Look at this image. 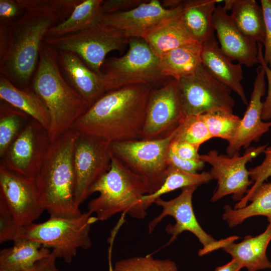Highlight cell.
Masks as SVG:
<instances>
[{
  "label": "cell",
  "instance_id": "obj_1",
  "mask_svg": "<svg viewBox=\"0 0 271 271\" xmlns=\"http://www.w3.org/2000/svg\"><path fill=\"white\" fill-rule=\"evenodd\" d=\"M153 88L148 84H133L107 92L72 129L110 143L141 140Z\"/></svg>",
  "mask_w": 271,
  "mask_h": 271
},
{
  "label": "cell",
  "instance_id": "obj_2",
  "mask_svg": "<svg viewBox=\"0 0 271 271\" xmlns=\"http://www.w3.org/2000/svg\"><path fill=\"white\" fill-rule=\"evenodd\" d=\"M60 23L54 15L25 10L18 20L1 24V74L19 88L29 87L43 40L49 30Z\"/></svg>",
  "mask_w": 271,
  "mask_h": 271
},
{
  "label": "cell",
  "instance_id": "obj_3",
  "mask_svg": "<svg viewBox=\"0 0 271 271\" xmlns=\"http://www.w3.org/2000/svg\"><path fill=\"white\" fill-rule=\"evenodd\" d=\"M78 134L71 129L51 141L36 177L42 203L50 217L73 218L83 213L74 197L73 156Z\"/></svg>",
  "mask_w": 271,
  "mask_h": 271
},
{
  "label": "cell",
  "instance_id": "obj_4",
  "mask_svg": "<svg viewBox=\"0 0 271 271\" xmlns=\"http://www.w3.org/2000/svg\"><path fill=\"white\" fill-rule=\"evenodd\" d=\"M58 58V52L43 42L32 83V88L49 112L51 141L71 129L89 108L65 78Z\"/></svg>",
  "mask_w": 271,
  "mask_h": 271
},
{
  "label": "cell",
  "instance_id": "obj_5",
  "mask_svg": "<svg viewBox=\"0 0 271 271\" xmlns=\"http://www.w3.org/2000/svg\"><path fill=\"white\" fill-rule=\"evenodd\" d=\"M95 192L99 195L89 202L87 208L99 221L120 212L138 219L147 214L141 202L143 196L150 193L147 185L112 154L110 169L91 187L89 196Z\"/></svg>",
  "mask_w": 271,
  "mask_h": 271
},
{
  "label": "cell",
  "instance_id": "obj_6",
  "mask_svg": "<svg viewBox=\"0 0 271 271\" xmlns=\"http://www.w3.org/2000/svg\"><path fill=\"white\" fill-rule=\"evenodd\" d=\"M92 215L87 211L76 217H50L42 223L19 225L16 239L37 241L43 247L52 248L57 258L70 263L78 249H87L92 245L90 228L99 221Z\"/></svg>",
  "mask_w": 271,
  "mask_h": 271
},
{
  "label": "cell",
  "instance_id": "obj_7",
  "mask_svg": "<svg viewBox=\"0 0 271 271\" xmlns=\"http://www.w3.org/2000/svg\"><path fill=\"white\" fill-rule=\"evenodd\" d=\"M128 50L121 57L105 59L102 77L106 91L133 84H164L169 79L161 70L159 57L142 38H130Z\"/></svg>",
  "mask_w": 271,
  "mask_h": 271
},
{
  "label": "cell",
  "instance_id": "obj_8",
  "mask_svg": "<svg viewBox=\"0 0 271 271\" xmlns=\"http://www.w3.org/2000/svg\"><path fill=\"white\" fill-rule=\"evenodd\" d=\"M128 41V38L121 31L101 22L76 33L45 38L43 40L58 52L68 51L77 55L91 70L101 76L106 55L114 50L123 51Z\"/></svg>",
  "mask_w": 271,
  "mask_h": 271
},
{
  "label": "cell",
  "instance_id": "obj_9",
  "mask_svg": "<svg viewBox=\"0 0 271 271\" xmlns=\"http://www.w3.org/2000/svg\"><path fill=\"white\" fill-rule=\"evenodd\" d=\"M176 130L161 140L110 143L112 155L144 181L150 194L158 190L165 181L169 167L167 155Z\"/></svg>",
  "mask_w": 271,
  "mask_h": 271
},
{
  "label": "cell",
  "instance_id": "obj_10",
  "mask_svg": "<svg viewBox=\"0 0 271 271\" xmlns=\"http://www.w3.org/2000/svg\"><path fill=\"white\" fill-rule=\"evenodd\" d=\"M179 95L185 116L221 109L233 112L231 90L214 78L201 64L193 74L178 80Z\"/></svg>",
  "mask_w": 271,
  "mask_h": 271
},
{
  "label": "cell",
  "instance_id": "obj_11",
  "mask_svg": "<svg viewBox=\"0 0 271 271\" xmlns=\"http://www.w3.org/2000/svg\"><path fill=\"white\" fill-rule=\"evenodd\" d=\"M267 147V144L247 148L242 156L239 154L232 156L219 154L215 150L201 155L200 159L211 166L209 172L212 179L217 181V188L211 201L214 202L232 194L233 200L239 201L246 194L249 186L254 183L246 169L247 163L263 153Z\"/></svg>",
  "mask_w": 271,
  "mask_h": 271
},
{
  "label": "cell",
  "instance_id": "obj_12",
  "mask_svg": "<svg viewBox=\"0 0 271 271\" xmlns=\"http://www.w3.org/2000/svg\"><path fill=\"white\" fill-rule=\"evenodd\" d=\"M111 158L109 142L78 132L73 156L74 197L77 206L89 196L93 185L110 169Z\"/></svg>",
  "mask_w": 271,
  "mask_h": 271
},
{
  "label": "cell",
  "instance_id": "obj_13",
  "mask_svg": "<svg viewBox=\"0 0 271 271\" xmlns=\"http://www.w3.org/2000/svg\"><path fill=\"white\" fill-rule=\"evenodd\" d=\"M50 143L48 131L31 118L1 158L0 165L19 176L36 179Z\"/></svg>",
  "mask_w": 271,
  "mask_h": 271
},
{
  "label": "cell",
  "instance_id": "obj_14",
  "mask_svg": "<svg viewBox=\"0 0 271 271\" xmlns=\"http://www.w3.org/2000/svg\"><path fill=\"white\" fill-rule=\"evenodd\" d=\"M197 187V186H193L184 188L180 195L170 200H164L161 197L156 199L154 203L160 206L162 211L149 223L148 230L149 233H152L165 216H171L174 218L176 222L173 225L168 224L166 228L167 233L172 235V237L164 246L175 240L177 236L183 231H188L195 235L203 245V248L198 251V255L202 256L222 248L226 239L216 240L206 233L198 223L192 206L193 194Z\"/></svg>",
  "mask_w": 271,
  "mask_h": 271
},
{
  "label": "cell",
  "instance_id": "obj_15",
  "mask_svg": "<svg viewBox=\"0 0 271 271\" xmlns=\"http://www.w3.org/2000/svg\"><path fill=\"white\" fill-rule=\"evenodd\" d=\"M185 117L178 82L169 78L150 92L141 140H161L169 137Z\"/></svg>",
  "mask_w": 271,
  "mask_h": 271
},
{
  "label": "cell",
  "instance_id": "obj_16",
  "mask_svg": "<svg viewBox=\"0 0 271 271\" xmlns=\"http://www.w3.org/2000/svg\"><path fill=\"white\" fill-rule=\"evenodd\" d=\"M0 197L19 225L33 223L45 211L36 179L17 175L1 165Z\"/></svg>",
  "mask_w": 271,
  "mask_h": 271
},
{
  "label": "cell",
  "instance_id": "obj_17",
  "mask_svg": "<svg viewBox=\"0 0 271 271\" xmlns=\"http://www.w3.org/2000/svg\"><path fill=\"white\" fill-rule=\"evenodd\" d=\"M181 4L175 8L166 9L158 0L144 1L128 11L104 14L101 22L121 31L127 38L145 39L157 28L179 15Z\"/></svg>",
  "mask_w": 271,
  "mask_h": 271
},
{
  "label": "cell",
  "instance_id": "obj_18",
  "mask_svg": "<svg viewBox=\"0 0 271 271\" xmlns=\"http://www.w3.org/2000/svg\"><path fill=\"white\" fill-rule=\"evenodd\" d=\"M265 73L261 65L256 70L253 90L246 110L233 139L228 143L226 153L229 156L239 154L242 148L247 149L252 142H257L271 128V120L264 122L261 114L262 98L266 92Z\"/></svg>",
  "mask_w": 271,
  "mask_h": 271
},
{
  "label": "cell",
  "instance_id": "obj_19",
  "mask_svg": "<svg viewBox=\"0 0 271 271\" xmlns=\"http://www.w3.org/2000/svg\"><path fill=\"white\" fill-rule=\"evenodd\" d=\"M212 23L220 48L230 60L247 67L259 64L257 43L238 30L223 6H216Z\"/></svg>",
  "mask_w": 271,
  "mask_h": 271
},
{
  "label": "cell",
  "instance_id": "obj_20",
  "mask_svg": "<svg viewBox=\"0 0 271 271\" xmlns=\"http://www.w3.org/2000/svg\"><path fill=\"white\" fill-rule=\"evenodd\" d=\"M58 53L63 75L90 107L107 92L102 76L91 70L77 55L68 51Z\"/></svg>",
  "mask_w": 271,
  "mask_h": 271
},
{
  "label": "cell",
  "instance_id": "obj_21",
  "mask_svg": "<svg viewBox=\"0 0 271 271\" xmlns=\"http://www.w3.org/2000/svg\"><path fill=\"white\" fill-rule=\"evenodd\" d=\"M202 65L219 82L236 93L242 103H248L241 81L242 65L234 64L221 51L216 38L202 45Z\"/></svg>",
  "mask_w": 271,
  "mask_h": 271
},
{
  "label": "cell",
  "instance_id": "obj_22",
  "mask_svg": "<svg viewBox=\"0 0 271 271\" xmlns=\"http://www.w3.org/2000/svg\"><path fill=\"white\" fill-rule=\"evenodd\" d=\"M270 241L271 222H269L262 233L255 236H246L239 243L230 242L222 249L247 271L270 269L271 261L267 258L266 251Z\"/></svg>",
  "mask_w": 271,
  "mask_h": 271
},
{
  "label": "cell",
  "instance_id": "obj_23",
  "mask_svg": "<svg viewBox=\"0 0 271 271\" xmlns=\"http://www.w3.org/2000/svg\"><path fill=\"white\" fill-rule=\"evenodd\" d=\"M217 0L182 1L180 18L194 40L201 45L215 38L212 18Z\"/></svg>",
  "mask_w": 271,
  "mask_h": 271
},
{
  "label": "cell",
  "instance_id": "obj_24",
  "mask_svg": "<svg viewBox=\"0 0 271 271\" xmlns=\"http://www.w3.org/2000/svg\"><path fill=\"white\" fill-rule=\"evenodd\" d=\"M0 98L1 100L26 113L49 131L50 127L49 111L32 87L19 88L1 74Z\"/></svg>",
  "mask_w": 271,
  "mask_h": 271
},
{
  "label": "cell",
  "instance_id": "obj_25",
  "mask_svg": "<svg viewBox=\"0 0 271 271\" xmlns=\"http://www.w3.org/2000/svg\"><path fill=\"white\" fill-rule=\"evenodd\" d=\"M14 245L0 251V270H25L34 267L51 253L40 243L24 238L13 241Z\"/></svg>",
  "mask_w": 271,
  "mask_h": 271
},
{
  "label": "cell",
  "instance_id": "obj_26",
  "mask_svg": "<svg viewBox=\"0 0 271 271\" xmlns=\"http://www.w3.org/2000/svg\"><path fill=\"white\" fill-rule=\"evenodd\" d=\"M201 52L202 45L194 42L163 54L159 57L163 75L177 81L194 73L202 64Z\"/></svg>",
  "mask_w": 271,
  "mask_h": 271
},
{
  "label": "cell",
  "instance_id": "obj_27",
  "mask_svg": "<svg viewBox=\"0 0 271 271\" xmlns=\"http://www.w3.org/2000/svg\"><path fill=\"white\" fill-rule=\"evenodd\" d=\"M229 16L235 27L244 36L263 44L265 23L261 5L255 0H233Z\"/></svg>",
  "mask_w": 271,
  "mask_h": 271
},
{
  "label": "cell",
  "instance_id": "obj_28",
  "mask_svg": "<svg viewBox=\"0 0 271 271\" xmlns=\"http://www.w3.org/2000/svg\"><path fill=\"white\" fill-rule=\"evenodd\" d=\"M102 0H82L69 17L50 28L45 38L58 37L89 28L101 22Z\"/></svg>",
  "mask_w": 271,
  "mask_h": 271
},
{
  "label": "cell",
  "instance_id": "obj_29",
  "mask_svg": "<svg viewBox=\"0 0 271 271\" xmlns=\"http://www.w3.org/2000/svg\"><path fill=\"white\" fill-rule=\"evenodd\" d=\"M180 14L157 28L144 39L158 56L180 46L196 42L182 23Z\"/></svg>",
  "mask_w": 271,
  "mask_h": 271
},
{
  "label": "cell",
  "instance_id": "obj_30",
  "mask_svg": "<svg viewBox=\"0 0 271 271\" xmlns=\"http://www.w3.org/2000/svg\"><path fill=\"white\" fill-rule=\"evenodd\" d=\"M251 202L239 209H232L229 205L224 206L223 219L230 227L241 224L245 219L255 216H263L271 222V182L263 183L254 192Z\"/></svg>",
  "mask_w": 271,
  "mask_h": 271
},
{
  "label": "cell",
  "instance_id": "obj_31",
  "mask_svg": "<svg viewBox=\"0 0 271 271\" xmlns=\"http://www.w3.org/2000/svg\"><path fill=\"white\" fill-rule=\"evenodd\" d=\"M212 178L209 172L190 173L176 168L169 166L165 181L161 187L155 192L143 196L141 202L143 208L147 211L156 199L162 195L179 188L208 183Z\"/></svg>",
  "mask_w": 271,
  "mask_h": 271
},
{
  "label": "cell",
  "instance_id": "obj_32",
  "mask_svg": "<svg viewBox=\"0 0 271 271\" xmlns=\"http://www.w3.org/2000/svg\"><path fill=\"white\" fill-rule=\"evenodd\" d=\"M31 117L24 112L1 100L0 103V157L2 158Z\"/></svg>",
  "mask_w": 271,
  "mask_h": 271
},
{
  "label": "cell",
  "instance_id": "obj_33",
  "mask_svg": "<svg viewBox=\"0 0 271 271\" xmlns=\"http://www.w3.org/2000/svg\"><path fill=\"white\" fill-rule=\"evenodd\" d=\"M212 138H219L228 143L234 137L241 118L233 112L217 109L200 114Z\"/></svg>",
  "mask_w": 271,
  "mask_h": 271
},
{
  "label": "cell",
  "instance_id": "obj_34",
  "mask_svg": "<svg viewBox=\"0 0 271 271\" xmlns=\"http://www.w3.org/2000/svg\"><path fill=\"white\" fill-rule=\"evenodd\" d=\"M212 138L201 115L185 116L177 128L173 141L200 147Z\"/></svg>",
  "mask_w": 271,
  "mask_h": 271
},
{
  "label": "cell",
  "instance_id": "obj_35",
  "mask_svg": "<svg viewBox=\"0 0 271 271\" xmlns=\"http://www.w3.org/2000/svg\"><path fill=\"white\" fill-rule=\"evenodd\" d=\"M112 271H178L174 261L155 259L151 255L134 256L116 262Z\"/></svg>",
  "mask_w": 271,
  "mask_h": 271
},
{
  "label": "cell",
  "instance_id": "obj_36",
  "mask_svg": "<svg viewBox=\"0 0 271 271\" xmlns=\"http://www.w3.org/2000/svg\"><path fill=\"white\" fill-rule=\"evenodd\" d=\"M24 10L55 15L61 23L66 20L82 0H17Z\"/></svg>",
  "mask_w": 271,
  "mask_h": 271
},
{
  "label": "cell",
  "instance_id": "obj_37",
  "mask_svg": "<svg viewBox=\"0 0 271 271\" xmlns=\"http://www.w3.org/2000/svg\"><path fill=\"white\" fill-rule=\"evenodd\" d=\"M264 158L261 163L249 170V175L254 182L244 197L234 206L239 209L246 206L256 190L271 177V146L267 147L264 153Z\"/></svg>",
  "mask_w": 271,
  "mask_h": 271
},
{
  "label": "cell",
  "instance_id": "obj_38",
  "mask_svg": "<svg viewBox=\"0 0 271 271\" xmlns=\"http://www.w3.org/2000/svg\"><path fill=\"white\" fill-rule=\"evenodd\" d=\"M19 226L5 202L0 197V243L13 241L16 238Z\"/></svg>",
  "mask_w": 271,
  "mask_h": 271
},
{
  "label": "cell",
  "instance_id": "obj_39",
  "mask_svg": "<svg viewBox=\"0 0 271 271\" xmlns=\"http://www.w3.org/2000/svg\"><path fill=\"white\" fill-rule=\"evenodd\" d=\"M260 4L265 23L263 57L265 63L271 68V0H260Z\"/></svg>",
  "mask_w": 271,
  "mask_h": 271
},
{
  "label": "cell",
  "instance_id": "obj_40",
  "mask_svg": "<svg viewBox=\"0 0 271 271\" xmlns=\"http://www.w3.org/2000/svg\"><path fill=\"white\" fill-rule=\"evenodd\" d=\"M166 161L168 166H171L185 172L193 174L198 173V171L202 170L205 164L201 159L189 160L181 159L172 153L169 149L167 153Z\"/></svg>",
  "mask_w": 271,
  "mask_h": 271
},
{
  "label": "cell",
  "instance_id": "obj_41",
  "mask_svg": "<svg viewBox=\"0 0 271 271\" xmlns=\"http://www.w3.org/2000/svg\"><path fill=\"white\" fill-rule=\"evenodd\" d=\"M258 56L259 64L263 68L265 77L267 82V95L263 102L261 117L262 120H271V68L265 63L263 57V45L261 43H257Z\"/></svg>",
  "mask_w": 271,
  "mask_h": 271
},
{
  "label": "cell",
  "instance_id": "obj_42",
  "mask_svg": "<svg viewBox=\"0 0 271 271\" xmlns=\"http://www.w3.org/2000/svg\"><path fill=\"white\" fill-rule=\"evenodd\" d=\"M200 147L186 142L173 141L170 143L169 149L179 158L189 160L200 159L198 153Z\"/></svg>",
  "mask_w": 271,
  "mask_h": 271
},
{
  "label": "cell",
  "instance_id": "obj_43",
  "mask_svg": "<svg viewBox=\"0 0 271 271\" xmlns=\"http://www.w3.org/2000/svg\"><path fill=\"white\" fill-rule=\"evenodd\" d=\"M144 0H106L102 1L101 11L103 15L123 12L131 10Z\"/></svg>",
  "mask_w": 271,
  "mask_h": 271
},
{
  "label": "cell",
  "instance_id": "obj_44",
  "mask_svg": "<svg viewBox=\"0 0 271 271\" xmlns=\"http://www.w3.org/2000/svg\"><path fill=\"white\" fill-rule=\"evenodd\" d=\"M24 11L17 0H0L1 24L13 22L12 20L22 15Z\"/></svg>",
  "mask_w": 271,
  "mask_h": 271
},
{
  "label": "cell",
  "instance_id": "obj_45",
  "mask_svg": "<svg viewBox=\"0 0 271 271\" xmlns=\"http://www.w3.org/2000/svg\"><path fill=\"white\" fill-rule=\"evenodd\" d=\"M57 258L56 252L52 250L48 257L38 262L36 271H59L56 265Z\"/></svg>",
  "mask_w": 271,
  "mask_h": 271
},
{
  "label": "cell",
  "instance_id": "obj_46",
  "mask_svg": "<svg viewBox=\"0 0 271 271\" xmlns=\"http://www.w3.org/2000/svg\"><path fill=\"white\" fill-rule=\"evenodd\" d=\"M242 268V265L238 261L232 259L226 264L216 267L215 271H240Z\"/></svg>",
  "mask_w": 271,
  "mask_h": 271
},
{
  "label": "cell",
  "instance_id": "obj_47",
  "mask_svg": "<svg viewBox=\"0 0 271 271\" xmlns=\"http://www.w3.org/2000/svg\"><path fill=\"white\" fill-rule=\"evenodd\" d=\"M182 1L180 0H164L161 2L163 7L166 9H173L179 6Z\"/></svg>",
  "mask_w": 271,
  "mask_h": 271
},
{
  "label": "cell",
  "instance_id": "obj_48",
  "mask_svg": "<svg viewBox=\"0 0 271 271\" xmlns=\"http://www.w3.org/2000/svg\"><path fill=\"white\" fill-rule=\"evenodd\" d=\"M38 262L37 263V264L34 267H33V268H32L31 269H27V270H19V271H36V269H37V267ZM0 271H16V270H0Z\"/></svg>",
  "mask_w": 271,
  "mask_h": 271
}]
</instances>
